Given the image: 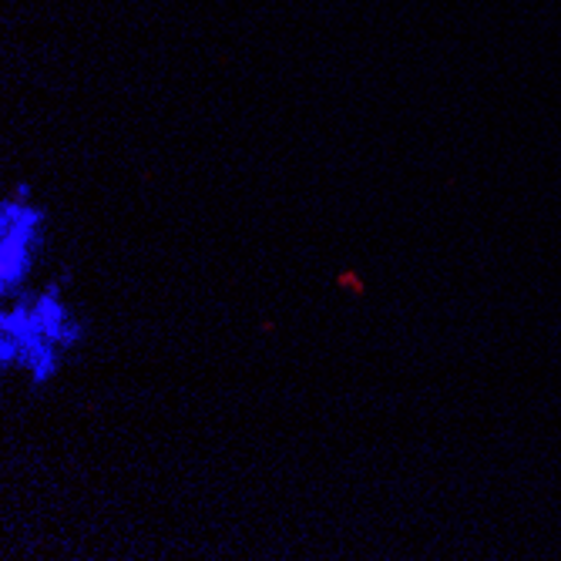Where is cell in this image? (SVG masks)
Listing matches in <instances>:
<instances>
[{"label":"cell","mask_w":561,"mask_h":561,"mask_svg":"<svg viewBox=\"0 0 561 561\" xmlns=\"http://www.w3.org/2000/svg\"><path fill=\"white\" fill-rule=\"evenodd\" d=\"M84 340L88 320L65 283L27 286L8 296L0 310V370L21 374L34 390L50 387Z\"/></svg>","instance_id":"6da1fadb"},{"label":"cell","mask_w":561,"mask_h":561,"mask_svg":"<svg viewBox=\"0 0 561 561\" xmlns=\"http://www.w3.org/2000/svg\"><path fill=\"white\" fill-rule=\"evenodd\" d=\"M50 245V213L27 182L0 198V296L31 286Z\"/></svg>","instance_id":"7a4b0ae2"}]
</instances>
